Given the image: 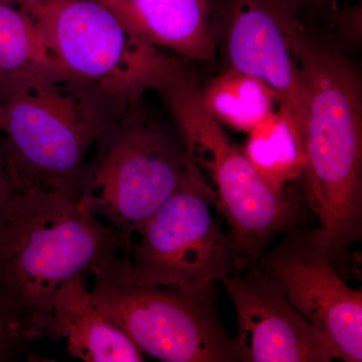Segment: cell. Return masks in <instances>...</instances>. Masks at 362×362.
<instances>
[{
    "label": "cell",
    "mask_w": 362,
    "mask_h": 362,
    "mask_svg": "<svg viewBox=\"0 0 362 362\" xmlns=\"http://www.w3.org/2000/svg\"><path fill=\"white\" fill-rule=\"evenodd\" d=\"M132 240L59 190L14 195L0 221V288L28 341L49 337L64 285L130 258Z\"/></svg>",
    "instance_id": "1"
},
{
    "label": "cell",
    "mask_w": 362,
    "mask_h": 362,
    "mask_svg": "<svg viewBox=\"0 0 362 362\" xmlns=\"http://www.w3.org/2000/svg\"><path fill=\"white\" fill-rule=\"evenodd\" d=\"M295 47L304 87L305 199L339 271L362 233L361 83L340 52L312 40L300 23Z\"/></svg>",
    "instance_id": "2"
},
{
    "label": "cell",
    "mask_w": 362,
    "mask_h": 362,
    "mask_svg": "<svg viewBox=\"0 0 362 362\" xmlns=\"http://www.w3.org/2000/svg\"><path fill=\"white\" fill-rule=\"evenodd\" d=\"M4 152L18 192L51 188L78 199L90 149L123 108L110 94L70 74L0 81Z\"/></svg>",
    "instance_id": "3"
},
{
    "label": "cell",
    "mask_w": 362,
    "mask_h": 362,
    "mask_svg": "<svg viewBox=\"0 0 362 362\" xmlns=\"http://www.w3.org/2000/svg\"><path fill=\"white\" fill-rule=\"evenodd\" d=\"M156 90L168 104L188 159L228 223L237 271L256 265L274 238L294 228L299 202L262 180L243 150L207 113L201 90L182 65Z\"/></svg>",
    "instance_id": "4"
},
{
    "label": "cell",
    "mask_w": 362,
    "mask_h": 362,
    "mask_svg": "<svg viewBox=\"0 0 362 362\" xmlns=\"http://www.w3.org/2000/svg\"><path fill=\"white\" fill-rule=\"evenodd\" d=\"M138 104L98 140L78 197V204L130 238L177 189L188 165L181 140L141 116Z\"/></svg>",
    "instance_id": "5"
},
{
    "label": "cell",
    "mask_w": 362,
    "mask_h": 362,
    "mask_svg": "<svg viewBox=\"0 0 362 362\" xmlns=\"http://www.w3.org/2000/svg\"><path fill=\"white\" fill-rule=\"evenodd\" d=\"M62 68L99 86L123 108L157 90L181 64L130 32L98 0H16Z\"/></svg>",
    "instance_id": "6"
},
{
    "label": "cell",
    "mask_w": 362,
    "mask_h": 362,
    "mask_svg": "<svg viewBox=\"0 0 362 362\" xmlns=\"http://www.w3.org/2000/svg\"><path fill=\"white\" fill-rule=\"evenodd\" d=\"M93 278L90 299L143 354L164 362L240 361L216 308V286L181 292L134 277L129 259Z\"/></svg>",
    "instance_id": "7"
},
{
    "label": "cell",
    "mask_w": 362,
    "mask_h": 362,
    "mask_svg": "<svg viewBox=\"0 0 362 362\" xmlns=\"http://www.w3.org/2000/svg\"><path fill=\"white\" fill-rule=\"evenodd\" d=\"M213 199L194 163L180 187L135 233L131 271L138 280L181 292L216 286L237 271L228 233L214 214Z\"/></svg>",
    "instance_id": "8"
},
{
    "label": "cell",
    "mask_w": 362,
    "mask_h": 362,
    "mask_svg": "<svg viewBox=\"0 0 362 362\" xmlns=\"http://www.w3.org/2000/svg\"><path fill=\"white\" fill-rule=\"evenodd\" d=\"M257 261L324 337L335 358L362 361V292L346 284L320 228H295Z\"/></svg>",
    "instance_id": "9"
},
{
    "label": "cell",
    "mask_w": 362,
    "mask_h": 362,
    "mask_svg": "<svg viewBox=\"0 0 362 362\" xmlns=\"http://www.w3.org/2000/svg\"><path fill=\"white\" fill-rule=\"evenodd\" d=\"M226 23L232 70L261 81L302 126L304 87L295 47L299 21L281 0H214Z\"/></svg>",
    "instance_id": "10"
},
{
    "label": "cell",
    "mask_w": 362,
    "mask_h": 362,
    "mask_svg": "<svg viewBox=\"0 0 362 362\" xmlns=\"http://www.w3.org/2000/svg\"><path fill=\"white\" fill-rule=\"evenodd\" d=\"M235 306V337L243 362H330L329 343L257 266L221 280Z\"/></svg>",
    "instance_id": "11"
},
{
    "label": "cell",
    "mask_w": 362,
    "mask_h": 362,
    "mask_svg": "<svg viewBox=\"0 0 362 362\" xmlns=\"http://www.w3.org/2000/svg\"><path fill=\"white\" fill-rule=\"evenodd\" d=\"M126 28L156 47L194 61L214 59L211 0H98Z\"/></svg>",
    "instance_id": "12"
},
{
    "label": "cell",
    "mask_w": 362,
    "mask_h": 362,
    "mask_svg": "<svg viewBox=\"0 0 362 362\" xmlns=\"http://www.w3.org/2000/svg\"><path fill=\"white\" fill-rule=\"evenodd\" d=\"M88 275H78L54 299L49 337L66 339L74 358L86 362H141L145 354L90 299Z\"/></svg>",
    "instance_id": "13"
},
{
    "label": "cell",
    "mask_w": 362,
    "mask_h": 362,
    "mask_svg": "<svg viewBox=\"0 0 362 362\" xmlns=\"http://www.w3.org/2000/svg\"><path fill=\"white\" fill-rule=\"evenodd\" d=\"M242 150L262 180L277 192H287L306 166L302 126L281 107L250 131Z\"/></svg>",
    "instance_id": "14"
},
{
    "label": "cell",
    "mask_w": 362,
    "mask_h": 362,
    "mask_svg": "<svg viewBox=\"0 0 362 362\" xmlns=\"http://www.w3.org/2000/svg\"><path fill=\"white\" fill-rule=\"evenodd\" d=\"M204 109L216 122L249 133L275 111L277 98L261 81L232 70L201 90Z\"/></svg>",
    "instance_id": "15"
},
{
    "label": "cell",
    "mask_w": 362,
    "mask_h": 362,
    "mask_svg": "<svg viewBox=\"0 0 362 362\" xmlns=\"http://www.w3.org/2000/svg\"><path fill=\"white\" fill-rule=\"evenodd\" d=\"M64 73L32 16L16 0H0V81Z\"/></svg>",
    "instance_id": "16"
},
{
    "label": "cell",
    "mask_w": 362,
    "mask_h": 362,
    "mask_svg": "<svg viewBox=\"0 0 362 362\" xmlns=\"http://www.w3.org/2000/svg\"><path fill=\"white\" fill-rule=\"evenodd\" d=\"M28 341L20 322L0 288V362L13 361Z\"/></svg>",
    "instance_id": "17"
},
{
    "label": "cell",
    "mask_w": 362,
    "mask_h": 362,
    "mask_svg": "<svg viewBox=\"0 0 362 362\" xmlns=\"http://www.w3.org/2000/svg\"><path fill=\"white\" fill-rule=\"evenodd\" d=\"M16 194H18V189L7 162L4 142H2V134L0 132V221L4 218L7 206Z\"/></svg>",
    "instance_id": "18"
},
{
    "label": "cell",
    "mask_w": 362,
    "mask_h": 362,
    "mask_svg": "<svg viewBox=\"0 0 362 362\" xmlns=\"http://www.w3.org/2000/svg\"><path fill=\"white\" fill-rule=\"evenodd\" d=\"M281 1L284 2L285 4L296 11L300 7L307 6V4H316L321 0H281Z\"/></svg>",
    "instance_id": "19"
},
{
    "label": "cell",
    "mask_w": 362,
    "mask_h": 362,
    "mask_svg": "<svg viewBox=\"0 0 362 362\" xmlns=\"http://www.w3.org/2000/svg\"><path fill=\"white\" fill-rule=\"evenodd\" d=\"M4 98H2L1 93H0V131H1L2 121H4Z\"/></svg>",
    "instance_id": "20"
}]
</instances>
